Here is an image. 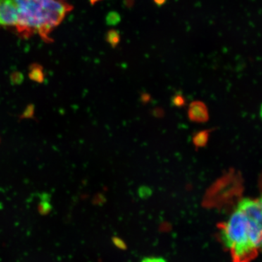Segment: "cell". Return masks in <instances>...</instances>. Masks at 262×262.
<instances>
[{
	"instance_id": "cell-2",
	"label": "cell",
	"mask_w": 262,
	"mask_h": 262,
	"mask_svg": "<svg viewBox=\"0 0 262 262\" xmlns=\"http://www.w3.org/2000/svg\"><path fill=\"white\" fill-rule=\"evenodd\" d=\"M261 200L245 198L228 221L221 224V239L229 250L233 262H251L261 247Z\"/></svg>"
},
{
	"instance_id": "cell-8",
	"label": "cell",
	"mask_w": 262,
	"mask_h": 262,
	"mask_svg": "<svg viewBox=\"0 0 262 262\" xmlns=\"http://www.w3.org/2000/svg\"><path fill=\"white\" fill-rule=\"evenodd\" d=\"M99 1H101V0H91V3H92V4H95V3Z\"/></svg>"
},
{
	"instance_id": "cell-9",
	"label": "cell",
	"mask_w": 262,
	"mask_h": 262,
	"mask_svg": "<svg viewBox=\"0 0 262 262\" xmlns=\"http://www.w3.org/2000/svg\"><path fill=\"white\" fill-rule=\"evenodd\" d=\"M57 1H61V2H63V0H57Z\"/></svg>"
},
{
	"instance_id": "cell-6",
	"label": "cell",
	"mask_w": 262,
	"mask_h": 262,
	"mask_svg": "<svg viewBox=\"0 0 262 262\" xmlns=\"http://www.w3.org/2000/svg\"><path fill=\"white\" fill-rule=\"evenodd\" d=\"M30 77L33 80H35L39 82H42L43 76L40 71H35V72H32L30 75Z\"/></svg>"
},
{
	"instance_id": "cell-3",
	"label": "cell",
	"mask_w": 262,
	"mask_h": 262,
	"mask_svg": "<svg viewBox=\"0 0 262 262\" xmlns=\"http://www.w3.org/2000/svg\"><path fill=\"white\" fill-rule=\"evenodd\" d=\"M191 113L193 119L198 120H203L205 117H207L206 110H204L203 105H194L191 110Z\"/></svg>"
},
{
	"instance_id": "cell-5",
	"label": "cell",
	"mask_w": 262,
	"mask_h": 262,
	"mask_svg": "<svg viewBox=\"0 0 262 262\" xmlns=\"http://www.w3.org/2000/svg\"><path fill=\"white\" fill-rule=\"evenodd\" d=\"M34 105H29L27 108H26L25 111H24L23 115H20V118H33V117H34Z\"/></svg>"
},
{
	"instance_id": "cell-4",
	"label": "cell",
	"mask_w": 262,
	"mask_h": 262,
	"mask_svg": "<svg viewBox=\"0 0 262 262\" xmlns=\"http://www.w3.org/2000/svg\"><path fill=\"white\" fill-rule=\"evenodd\" d=\"M52 206L51 203H50L49 200H44L41 202L38 206V210H39V213L42 215H46L50 213L51 211Z\"/></svg>"
},
{
	"instance_id": "cell-7",
	"label": "cell",
	"mask_w": 262,
	"mask_h": 262,
	"mask_svg": "<svg viewBox=\"0 0 262 262\" xmlns=\"http://www.w3.org/2000/svg\"><path fill=\"white\" fill-rule=\"evenodd\" d=\"M141 262H166L163 258L157 257L145 258Z\"/></svg>"
},
{
	"instance_id": "cell-1",
	"label": "cell",
	"mask_w": 262,
	"mask_h": 262,
	"mask_svg": "<svg viewBox=\"0 0 262 262\" xmlns=\"http://www.w3.org/2000/svg\"><path fill=\"white\" fill-rule=\"evenodd\" d=\"M72 9V5L57 0H0V27L49 42L53 29Z\"/></svg>"
}]
</instances>
